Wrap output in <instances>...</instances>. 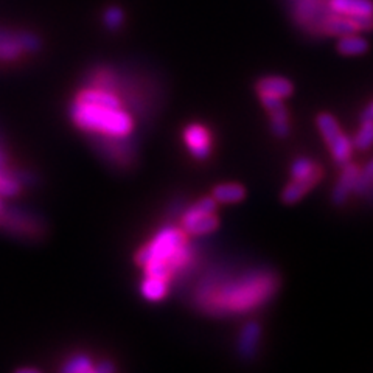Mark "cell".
I'll use <instances>...</instances> for the list:
<instances>
[{
    "label": "cell",
    "instance_id": "cell-20",
    "mask_svg": "<svg viewBox=\"0 0 373 373\" xmlns=\"http://www.w3.org/2000/svg\"><path fill=\"white\" fill-rule=\"evenodd\" d=\"M367 50H369L367 39H364L356 33L344 35V36H340L338 40V52L340 55L356 56V55L366 53Z\"/></svg>",
    "mask_w": 373,
    "mask_h": 373
},
{
    "label": "cell",
    "instance_id": "cell-26",
    "mask_svg": "<svg viewBox=\"0 0 373 373\" xmlns=\"http://www.w3.org/2000/svg\"><path fill=\"white\" fill-rule=\"evenodd\" d=\"M353 18L356 27L360 31H372L373 30V14H361V16H350Z\"/></svg>",
    "mask_w": 373,
    "mask_h": 373
},
{
    "label": "cell",
    "instance_id": "cell-14",
    "mask_svg": "<svg viewBox=\"0 0 373 373\" xmlns=\"http://www.w3.org/2000/svg\"><path fill=\"white\" fill-rule=\"evenodd\" d=\"M321 177H322V172L310 177H305V179H293V182L283 190L282 201L285 202V204H296L297 201L302 199L305 194L321 181Z\"/></svg>",
    "mask_w": 373,
    "mask_h": 373
},
{
    "label": "cell",
    "instance_id": "cell-16",
    "mask_svg": "<svg viewBox=\"0 0 373 373\" xmlns=\"http://www.w3.org/2000/svg\"><path fill=\"white\" fill-rule=\"evenodd\" d=\"M262 328L257 322H249L247 325L243 327L238 340V352L245 358H252L258 350V343H260Z\"/></svg>",
    "mask_w": 373,
    "mask_h": 373
},
{
    "label": "cell",
    "instance_id": "cell-7",
    "mask_svg": "<svg viewBox=\"0 0 373 373\" xmlns=\"http://www.w3.org/2000/svg\"><path fill=\"white\" fill-rule=\"evenodd\" d=\"M316 123H318L323 139L328 143L331 156L336 160V164H348V159L352 156V142L340 131L336 118L327 112H322L318 120H316Z\"/></svg>",
    "mask_w": 373,
    "mask_h": 373
},
{
    "label": "cell",
    "instance_id": "cell-25",
    "mask_svg": "<svg viewBox=\"0 0 373 373\" xmlns=\"http://www.w3.org/2000/svg\"><path fill=\"white\" fill-rule=\"evenodd\" d=\"M373 189V162H370V164L362 169V172H360V176L358 179H356V184H355V190L358 194L361 193H367Z\"/></svg>",
    "mask_w": 373,
    "mask_h": 373
},
{
    "label": "cell",
    "instance_id": "cell-22",
    "mask_svg": "<svg viewBox=\"0 0 373 373\" xmlns=\"http://www.w3.org/2000/svg\"><path fill=\"white\" fill-rule=\"evenodd\" d=\"M103 23L109 31H117L125 23V11L117 5H111L103 11Z\"/></svg>",
    "mask_w": 373,
    "mask_h": 373
},
{
    "label": "cell",
    "instance_id": "cell-9",
    "mask_svg": "<svg viewBox=\"0 0 373 373\" xmlns=\"http://www.w3.org/2000/svg\"><path fill=\"white\" fill-rule=\"evenodd\" d=\"M0 224L14 235L38 237L40 233V223L38 218L22 213L21 210H10V212L2 213V208H0Z\"/></svg>",
    "mask_w": 373,
    "mask_h": 373
},
{
    "label": "cell",
    "instance_id": "cell-6",
    "mask_svg": "<svg viewBox=\"0 0 373 373\" xmlns=\"http://www.w3.org/2000/svg\"><path fill=\"white\" fill-rule=\"evenodd\" d=\"M40 38L26 30L0 28V62L19 61L23 55L40 50Z\"/></svg>",
    "mask_w": 373,
    "mask_h": 373
},
{
    "label": "cell",
    "instance_id": "cell-2",
    "mask_svg": "<svg viewBox=\"0 0 373 373\" xmlns=\"http://www.w3.org/2000/svg\"><path fill=\"white\" fill-rule=\"evenodd\" d=\"M77 128L94 137L126 139L134 131V117L120 95L109 89L87 86L79 91L70 106Z\"/></svg>",
    "mask_w": 373,
    "mask_h": 373
},
{
    "label": "cell",
    "instance_id": "cell-12",
    "mask_svg": "<svg viewBox=\"0 0 373 373\" xmlns=\"http://www.w3.org/2000/svg\"><path fill=\"white\" fill-rule=\"evenodd\" d=\"M358 27L350 16H344L339 13L330 14L328 18L323 22L322 27V33L323 36H336L340 38L344 35H352V33H358Z\"/></svg>",
    "mask_w": 373,
    "mask_h": 373
},
{
    "label": "cell",
    "instance_id": "cell-23",
    "mask_svg": "<svg viewBox=\"0 0 373 373\" xmlns=\"http://www.w3.org/2000/svg\"><path fill=\"white\" fill-rule=\"evenodd\" d=\"M321 172H322L321 167L314 165L310 159H305V157L297 159L293 164V168H291L293 179H305V177H310V176L318 174Z\"/></svg>",
    "mask_w": 373,
    "mask_h": 373
},
{
    "label": "cell",
    "instance_id": "cell-3",
    "mask_svg": "<svg viewBox=\"0 0 373 373\" xmlns=\"http://www.w3.org/2000/svg\"><path fill=\"white\" fill-rule=\"evenodd\" d=\"M135 263L145 275L172 283L176 275L185 272L194 263V250L182 227L165 226L135 254Z\"/></svg>",
    "mask_w": 373,
    "mask_h": 373
},
{
    "label": "cell",
    "instance_id": "cell-11",
    "mask_svg": "<svg viewBox=\"0 0 373 373\" xmlns=\"http://www.w3.org/2000/svg\"><path fill=\"white\" fill-rule=\"evenodd\" d=\"M260 100L271 116L272 133L277 137H286L289 133V125H288V111L285 103H283L282 99L271 95H260Z\"/></svg>",
    "mask_w": 373,
    "mask_h": 373
},
{
    "label": "cell",
    "instance_id": "cell-8",
    "mask_svg": "<svg viewBox=\"0 0 373 373\" xmlns=\"http://www.w3.org/2000/svg\"><path fill=\"white\" fill-rule=\"evenodd\" d=\"M184 142L193 157L207 159L212 152V134L201 123H191L184 129Z\"/></svg>",
    "mask_w": 373,
    "mask_h": 373
},
{
    "label": "cell",
    "instance_id": "cell-28",
    "mask_svg": "<svg viewBox=\"0 0 373 373\" xmlns=\"http://www.w3.org/2000/svg\"><path fill=\"white\" fill-rule=\"evenodd\" d=\"M364 120H373V104H372V106H369V108L366 109V112H364L362 121H364Z\"/></svg>",
    "mask_w": 373,
    "mask_h": 373
},
{
    "label": "cell",
    "instance_id": "cell-15",
    "mask_svg": "<svg viewBox=\"0 0 373 373\" xmlns=\"http://www.w3.org/2000/svg\"><path fill=\"white\" fill-rule=\"evenodd\" d=\"M293 84L288 79L280 77H266L257 83L258 95H271L277 99H288L293 94Z\"/></svg>",
    "mask_w": 373,
    "mask_h": 373
},
{
    "label": "cell",
    "instance_id": "cell-19",
    "mask_svg": "<svg viewBox=\"0 0 373 373\" xmlns=\"http://www.w3.org/2000/svg\"><path fill=\"white\" fill-rule=\"evenodd\" d=\"M142 296L150 300V302H159V300H164L169 291V283L167 280H162L157 277H148L145 275V279L142 282Z\"/></svg>",
    "mask_w": 373,
    "mask_h": 373
},
{
    "label": "cell",
    "instance_id": "cell-27",
    "mask_svg": "<svg viewBox=\"0 0 373 373\" xmlns=\"http://www.w3.org/2000/svg\"><path fill=\"white\" fill-rule=\"evenodd\" d=\"M113 370H116V367H113L109 361H103V364L95 366V372H100V373H109Z\"/></svg>",
    "mask_w": 373,
    "mask_h": 373
},
{
    "label": "cell",
    "instance_id": "cell-13",
    "mask_svg": "<svg viewBox=\"0 0 373 373\" xmlns=\"http://www.w3.org/2000/svg\"><path fill=\"white\" fill-rule=\"evenodd\" d=\"M360 176V168L355 164H345L344 165V172L340 174L339 181L333 190V202L336 206L344 204L348 198V193L355 190V184L356 179Z\"/></svg>",
    "mask_w": 373,
    "mask_h": 373
},
{
    "label": "cell",
    "instance_id": "cell-10",
    "mask_svg": "<svg viewBox=\"0 0 373 373\" xmlns=\"http://www.w3.org/2000/svg\"><path fill=\"white\" fill-rule=\"evenodd\" d=\"M101 152L104 157L112 160L113 164L126 167L135 157V152L126 139H109V137H99Z\"/></svg>",
    "mask_w": 373,
    "mask_h": 373
},
{
    "label": "cell",
    "instance_id": "cell-5",
    "mask_svg": "<svg viewBox=\"0 0 373 373\" xmlns=\"http://www.w3.org/2000/svg\"><path fill=\"white\" fill-rule=\"evenodd\" d=\"M333 13L330 0H293V19L296 26L311 36H323V22Z\"/></svg>",
    "mask_w": 373,
    "mask_h": 373
},
{
    "label": "cell",
    "instance_id": "cell-4",
    "mask_svg": "<svg viewBox=\"0 0 373 373\" xmlns=\"http://www.w3.org/2000/svg\"><path fill=\"white\" fill-rule=\"evenodd\" d=\"M216 204L213 196L202 198L185 210L181 218V227L189 237H202L215 232L220 227L216 216Z\"/></svg>",
    "mask_w": 373,
    "mask_h": 373
},
{
    "label": "cell",
    "instance_id": "cell-1",
    "mask_svg": "<svg viewBox=\"0 0 373 373\" xmlns=\"http://www.w3.org/2000/svg\"><path fill=\"white\" fill-rule=\"evenodd\" d=\"M275 289L274 277L269 274L252 272L245 275L208 274L194 289L193 302L198 310L213 316L246 313L262 305Z\"/></svg>",
    "mask_w": 373,
    "mask_h": 373
},
{
    "label": "cell",
    "instance_id": "cell-21",
    "mask_svg": "<svg viewBox=\"0 0 373 373\" xmlns=\"http://www.w3.org/2000/svg\"><path fill=\"white\" fill-rule=\"evenodd\" d=\"M62 370L69 372V373H87V372L92 373L95 372V366H94V361L91 360V356L74 355V356H70L66 364H64Z\"/></svg>",
    "mask_w": 373,
    "mask_h": 373
},
{
    "label": "cell",
    "instance_id": "cell-18",
    "mask_svg": "<svg viewBox=\"0 0 373 373\" xmlns=\"http://www.w3.org/2000/svg\"><path fill=\"white\" fill-rule=\"evenodd\" d=\"M212 196L215 198L216 202H221V204H235V202H240L246 198V189L240 184H220L216 185Z\"/></svg>",
    "mask_w": 373,
    "mask_h": 373
},
{
    "label": "cell",
    "instance_id": "cell-17",
    "mask_svg": "<svg viewBox=\"0 0 373 373\" xmlns=\"http://www.w3.org/2000/svg\"><path fill=\"white\" fill-rule=\"evenodd\" d=\"M330 6L344 16L373 14V0H330Z\"/></svg>",
    "mask_w": 373,
    "mask_h": 373
},
{
    "label": "cell",
    "instance_id": "cell-24",
    "mask_svg": "<svg viewBox=\"0 0 373 373\" xmlns=\"http://www.w3.org/2000/svg\"><path fill=\"white\" fill-rule=\"evenodd\" d=\"M373 143V120H364L361 129L355 137L353 145L358 150H367Z\"/></svg>",
    "mask_w": 373,
    "mask_h": 373
}]
</instances>
